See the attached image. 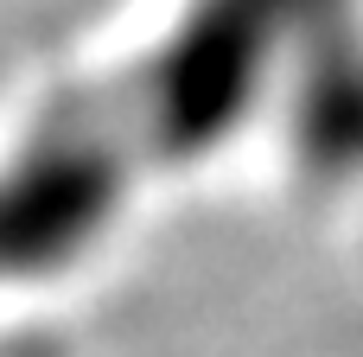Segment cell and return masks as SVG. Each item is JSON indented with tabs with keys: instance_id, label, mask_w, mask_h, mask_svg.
<instances>
[{
	"instance_id": "6da1fadb",
	"label": "cell",
	"mask_w": 363,
	"mask_h": 357,
	"mask_svg": "<svg viewBox=\"0 0 363 357\" xmlns=\"http://www.w3.org/2000/svg\"><path fill=\"white\" fill-rule=\"evenodd\" d=\"M313 6L325 0H191L140 64L57 102L0 166V287L64 275L153 172L223 141Z\"/></svg>"
}]
</instances>
